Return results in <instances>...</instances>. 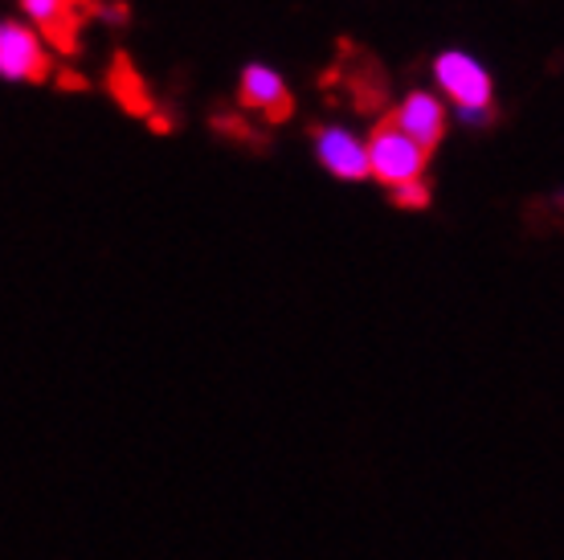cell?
<instances>
[{
  "mask_svg": "<svg viewBox=\"0 0 564 560\" xmlns=\"http://www.w3.org/2000/svg\"><path fill=\"white\" fill-rule=\"evenodd\" d=\"M393 123L401 127V131H410L413 140L422 143L425 152H434L437 143H442V136H446V107L437 103L434 95H422V90H413L401 107H397Z\"/></svg>",
  "mask_w": 564,
  "mask_h": 560,
  "instance_id": "8992f818",
  "label": "cell"
},
{
  "mask_svg": "<svg viewBox=\"0 0 564 560\" xmlns=\"http://www.w3.org/2000/svg\"><path fill=\"white\" fill-rule=\"evenodd\" d=\"M25 17L37 29H45V37L57 50H74V33L83 25L86 0H21Z\"/></svg>",
  "mask_w": 564,
  "mask_h": 560,
  "instance_id": "5b68a950",
  "label": "cell"
},
{
  "mask_svg": "<svg viewBox=\"0 0 564 560\" xmlns=\"http://www.w3.org/2000/svg\"><path fill=\"white\" fill-rule=\"evenodd\" d=\"M425 148L413 140L410 131H401V127L389 119L372 131V140H368V160H372V176L389 189H401V184H417L425 172Z\"/></svg>",
  "mask_w": 564,
  "mask_h": 560,
  "instance_id": "6da1fadb",
  "label": "cell"
},
{
  "mask_svg": "<svg viewBox=\"0 0 564 560\" xmlns=\"http://www.w3.org/2000/svg\"><path fill=\"white\" fill-rule=\"evenodd\" d=\"M393 201L397 205H410V209H422V205H430V189H425V181L401 184V189H393Z\"/></svg>",
  "mask_w": 564,
  "mask_h": 560,
  "instance_id": "ba28073f",
  "label": "cell"
},
{
  "mask_svg": "<svg viewBox=\"0 0 564 560\" xmlns=\"http://www.w3.org/2000/svg\"><path fill=\"white\" fill-rule=\"evenodd\" d=\"M315 152L324 160L327 172H336L339 181H365L372 176V160H368V143H360L348 127L327 123L315 131Z\"/></svg>",
  "mask_w": 564,
  "mask_h": 560,
  "instance_id": "3957f363",
  "label": "cell"
},
{
  "mask_svg": "<svg viewBox=\"0 0 564 560\" xmlns=\"http://www.w3.org/2000/svg\"><path fill=\"white\" fill-rule=\"evenodd\" d=\"M241 103H246L250 111L267 115L270 123H279V119L291 115L286 83H282L274 71H267V66H246V74H241Z\"/></svg>",
  "mask_w": 564,
  "mask_h": 560,
  "instance_id": "52a82bcc",
  "label": "cell"
},
{
  "mask_svg": "<svg viewBox=\"0 0 564 560\" xmlns=\"http://www.w3.org/2000/svg\"><path fill=\"white\" fill-rule=\"evenodd\" d=\"M0 74L9 83H45L50 74V57H45L37 33L17 21L0 25Z\"/></svg>",
  "mask_w": 564,
  "mask_h": 560,
  "instance_id": "7a4b0ae2",
  "label": "cell"
},
{
  "mask_svg": "<svg viewBox=\"0 0 564 560\" xmlns=\"http://www.w3.org/2000/svg\"><path fill=\"white\" fill-rule=\"evenodd\" d=\"M437 83L458 103V111L463 107H491V78H487V71L475 57L458 54V50L437 57Z\"/></svg>",
  "mask_w": 564,
  "mask_h": 560,
  "instance_id": "277c9868",
  "label": "cell"
}]
</instances>
